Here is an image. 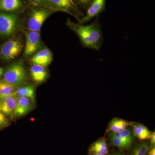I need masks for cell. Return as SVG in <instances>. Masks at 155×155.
I'll return each instance as SVG.
<instances>
[{
	"instance_id": "cell-1",
	"label": "cell",
	"mask_w": 155,
	"mask_h": 155,
	"mask_svg": "<svg viewBox=\"0 0 155 155\" xmlns=\"http://www.w3.org/2000/svg\"><path fill=\"white\" fill-rule=\"evenodd\" d=\"M67 24L77 35L83 47L99 51L104 43V37L98 18L87 25L75 23L68 19Z\"/></svg>"
},
{
	"instance_id": "cell-2",
	"label": "cell",
	"mask_w": 155,
	"mask_h": 155,
	"mask_svg": "<svg viewBox=\"0 0 155 155\" xmlns=\"http://www.w3.org/2000/svg\"><path fill=\"white\" fill-rule=\"evenodd\" d=\"M3 80L15 87L25 83L27 74L22 62H17L9 66L5 71Z\"/></svg>"
},
{
	"instance_id": "cell-3",
	"label": "cell",
	"mask_w": 155,
	"mask_h": 155,
	"mask_svg": "<svg viewBox=\"0 0 155 155\" xmlns=\"http://www.w3.org/2000/svg\"><path fill=\"white\" fill-rule=\"evenodd\" d=\"M53 8L66 12L74 16L79 21L84 14L81 12L74 0H47Z\"/></svg>"
},
{
	"instance_id": "cell-4",
	"label": "cell",
	"mask_w": 155,
	"mask_h": 155,
	"mask_svg": "<svg viewBox=\"0 0 155 155\" xmlns=\"http://www.w3.org/2000/svg\"><path fill=\"white\" fill-rule=\"evenodd\" d=\"M23 48V44L19 39H11L5 42L1 47V57L5 61L13 60L20 54Z\"/></svg>"
},
{
	"instance_id": "cell-5",
	"label": "cell",
	"mask_w": 155,
	"mask_h": 155,
	"mask_svg": "<svg viewBox=\"0 0 155 155\" xmlns=\"http://www.w3.org/2000/svg\"><path fill=\"white\" fill-rule=\"evenodd\" d=\"M17 22L16 15L0 13V36L6 37L13 35L17 28Z\"/></svg>"
},
{
	"instance_id": "cell-6",
	"label": "cell",
	"mask_w": 155,
	"mask_h": 155,
	"mask_svg": "<svg viewBox=\"0 0 155 155\" xmlns=\"http://www.w3.org/2000/svg\"><path fill=\"white\" fill-rule=\"evenodd\" d=\"M49 15L48 11L45 9H38L34 10L28 19V30L39 31L44 22Z\"/></svg>"
},
{
	"instance_id": "cell-7",
	"label": "cell",
	"mask_w": 155,
	"mask_h": 155,
	"mask_svg": "<svg viewBox=\"0 0 155 155\" xmlns=\"http://www.w3.org/2000/svg\"><path fill=\"white\" fill-rule=\"evenodd\" d=\"M106 0H92L87 9L86 14L78 23L84 24L102 13L105 8Z\"/></svg>"
},
{
	"instance_id": "cell-8",
	"label": "cell",
	"mask_w": 155,
	"mask_h": 155,
	"mask_svg": "<svg viewBox=\"0 0 155 155\" xmlns=\"http://www.w3.org/2000/svg\"><path fill=\"white\" fill-rule=\"evenodd\" d=\"M26 44L24 54L25 56L33 54L38 50L41 45V37L39 31L26 30L25 31Z\"/></svg>"
},
{
	"instance_id": "cell-9",
	"label": "cell",
	"mask_w": 155,
	"mask_h": 155,
	"mask_svg": "<svg viewBox=\"0 0 155 155\" xmlns=\"http://www.w3.org/2000/svg\"><path fill=\"white\" fill-rule=\"evenodd\" d=\"M53 55L51 52L48 49H42L35 54L31 59V62L33 64L40 65L46 67L51 63Z\"/></svg>"
},
{
	"instance_id": "cell-10",
	"label": "cell",
	"mask_w": 155,
	"mask_h": 155,
	"mask_svg": "<svg viewBox=\"0 0 155 155\" xmlns=\"http://www.w3.org/2000/svg\"><path fill=\"white\" fill-rule=\"evenodd\" d=\"M32 102L26 97H17V104L14 114L17 117H20L28 114L33 108Z\"/></svg>"
},
{
	"instance_id": "cell-11",
	"label": "cell",
	"mask_w": 155,
	"mask_h": 155,
	"mask_svg": "<svg viewBox=\"0 0 155 155\" xmlns=\"http://www.w3.org/2000/svg\"><path fill=\"white\" fill-rule=\"evenodd\" d=\"M17 104V96L12 95L0 98V111L3 114H14Z\"/></svg>"
},
{
	"instance_id": "cell-12",
	"label": "cell",
	"mask_w": 155,
	"mask_h": 155,
	"mask_svg": "<svg viewBox=\"0 0 155 155\" xmlns=\"http://www.w3.org/2000/svg\"><path fill=\"white\" fill-rule=\"evenodd\" d=\"M30 74L32 79L38 83L43 82L48 76L45 67L36 64H33L31 67Z\"/></svg>"
},
{
	"instance_id": "cell-13",
	"label": "cell",
	"mask_w": 155,
	"mask_h": 155,
	"mask_svg": "<svg viewBox=\"0 0 155 155\" xmlns=\"http://www.w3.org/2000/svg\"><path fill=\"white\" fill-rule=\"evenodd\" d=\"M133 124L132 122L119 118H115L112 119L109 123L107 131L112 133L119 132Z\"/></svg>"
},
{
	"instance_id": "cell-14",
	"label": "cell",
	"mask_w": 155,
	"mask_h": 155,
	"mask_svg": "<svg viewBox=\"0 0 155 155\" xmlns=\"http://www.w3.org/2000/svg\"><path fill=\"white\" fill-rule=\"evenodd\" d=\"M132 125L134 136L140 140L150 139L151 132L144 125L140 123H135Z\"/></svg>"
},
{
	"instance_id": "cell-15",
	"label": "cell",
	"mask_w": 155,
	"mask_h": 155,
	"mask_svg": "<svg viewBox=\"0 0 155 155\" xmlns=\"http://www.w3.org/2000/svg\"><path fill=\"white\" fill-rule=\"evenodd\" d=\"M14 94L17 97H26L33 103L35 102V87L32 84L19 87L15 90Z\"/></svg>"
},
{
	"instance_id": "cell-16",
	"label": "cell",
	"mask_w": 155,
	"mask_h": 155,
	"mask_svg": "<svg viewBox=\"0 0 155 155\" xmlns=\"http://www.w3.org/2000/svg\"><path fill=\"white\" fill-rule=\"evenodd\" d=\"M91 154L101 155L107 154L108 150L107 143L104 139L101 138L91 145L89 149Z\"/></svg>"
},
{
	"instance_id": "cell-17",
	"label": "cell",
	"mask_w": 155,
	"mask_h": 155,
	"mask_svg": "<svg viewBox=\"0 0 155 155\" xmlns=\"http://www.w3.org/2000/svg\"><path fill=\"white\" fill-rule=\"evenodd\" d=\"M22 6L20 0H0V11H15L20 8Z\"/></svg>"
},
{
	"instance_id": "cell-18",
	"label": "cell",
	"mask_w": 155,
	"mask_h": 155,
	"mask_svg": "<svg viewBox=\"0 0 155 155\" xmlns=\"http://www.w3.org/2000/svg\"><path fill=\"white\" fill-rule=\"evenodd\" d=\"M110 135L132 143L134 140V136L133 134V130L129 126L119 132L114 133L111 132Z\"/></svg>"
},
{
	"instance_id": "cell-19",
	"label": "cell",
	"mask_w": 155,
	"mask_h": 155,
	"mask_svg": "<svg viewBox=\"0 0 155 155\" xmlns=\"http://www.w3.org/2000/svg\"><path fill=\"white\" fill-rule=\"evenodd\" d=\"M110 144L114 146L117 147L120 150H128L131 147L132 142L117 138L109 135Z\"/></svg>"
},
{
	"instance_id": "cell-20",
	"label": "cell",
	"mask_w": 155,
	"mask_h": 155,
	"mask_svg": "<svg viewBox=\"0 0 155 155\" xmlns=\"http://www.w3.org/2000/svg\"><path fill=\"white\" fill-rule=\"evenodd\" d=\"M15 87L2 79L0 80V98L14 95Z\"/></svg>"
},
{
	"instance_id": "cell-21",
	"label": "cell",
	"mask_w": 155,
	"mask_h": 155,
	"mask_svg": "<svg viewBox=\"0 0 155 155\" xmlns=\"http://www.w3.org/2000/svg\"><path fill=\"white\" fill-rule=\"evenodd\" d=\"M148 149V145L146 143H139L134 147L132 155H145Z\"/></svg>"
},
{
	"instance_id": "cell-22",
	"label": "cell",
	"mask_w": 155,
	"mask_h": 155,
	"mask_svg": "<svg viewBox=\"0 0 155 155\" xmlns=\"http://www.w3.org/2000/svg\"><path fill=\"white\" fill-rule=\"evenodd\" d=\"M92 0H77L78 4L80 5L82 8H87L90 3Z\"/></svg>"
},
{
	"instance_id": "cell-23",
	"label": "cell",
	"mask_w": 155,
	"mask_h": 155,
	"mask_svg": "<svg viewBox=\"0 0 155 155\" xmlns=\"http://www.w3.org/2000/svg\"><path fill=\"white\" fill-rule=\"evenodd\" d=\"M7 122V119L4 114L0 111V125L5 124Z\"/></svg>"
},
{
	"instance_id": "cell-24",
	"label": "cell",
	"mask_w": 155,
	"mask_h": 155,
	"mask_svg": "<svg viewBox=\"0 0 155 155\" xmlns=\"http://www.w3.org/2000/svg\"><path fill=\"white\" fill-rule=\"evenodd\" d=\"M148 155H155V145H152V146L150 148V150H148Z\"/></svg>"
},
{
	"instance_id": "cell-25",
	"label": "cell",
	"mask_w": 155,
	"mask_h": 155,
	"mask_svg": "<svg viewBox=\"0 0 155 155\" xmlns=\"http://www.w3.org/2000/svg\"><path fill=\"white\" fill-rule=\"evenodd\" d=\"M150 140L151 143L152 145H155V132L154 131L153 132L151 133V134L150 137Z\"/></svg>"
},
{
	"instance_id": "cell-26",
	"label": "cell",
	"mask_w": 155,
	"mask_h": 155,
	"mask_svg": "<svg viewBox=\"0 0 155 155\" xmlns=\"http://www.w3.org/2000/svg\"><path fill=\"white\" fill-rule=\"evenodd\" d=\"M33 1L36 3H41L45 1V0H33Z\"/></svg>"
},
{
	"instance_id": "cell-27",
	"label": "cell",
	"mask_w": 155,
	"mask_h": 155,
	"mask_svg": "<svg viewBox=\"0 0 155 155\" xmlns=\"http://www.w3.org/2000/svg\"><path fill=\"white\" fill-rule=\"evenodd\" d=\"M112 155H125L122 153H115Z\"/></svg>"
},
{
	"instance_id": "cell-28",
	"label": "cell",
	"mask_w": 155,
	"mask_h": 155,
	"mask_svg": "<svg viewBox=\"0 0 155 155\" xmlns=\"http://www.w3.org/2000/svg\"><path fill=\"white\" fill-rule=\"evenodd\" d=\"M3 72V69L1 67H0V77L2 75Z\"/></svg>"
},
{
	"instance_id": "cell-29",
	"label": "cell",
	"mask_w": 155,
	"mask_h": 155,
	"mask_svg": "<svg viewBox=\"0 0 155 155\" xmlns=\"http://www.w3.org/2000/svg\"><path fill=\"white\" fill-rule=\"evenodd\" d=\"M91 155H101L98 154H91Z\"/></svg>"
}]
</instances>
